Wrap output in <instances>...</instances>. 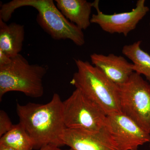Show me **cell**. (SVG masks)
Masks as SVG:
<instances>
[{
  "mask_svg": "<svg viewBox=\"0 0 150 150\" xmlns=\"http://www.w3.org/2000/svg\"><path fill=\"white\" fill-rule=\"evenodd\" d=\"M11 58L7 56L2 51H0V66L8 64L10 62Z\"/></svg>",
  "mask_w": 150,
  "mask_h": 150,
  "instance_id": "16",
  "label": "cell"
},
{
  "mask_svg": "<svg viewBox=\"0 0 150 150\" xmlns=\"http://www.w3.org/2000/svg\"></svg>",
  "mask_w": 150,
  "mask_h": 150,
  "instance_id": "19",
  "label": "cell"
},
{
  "mask_svg": "<svg viewBox=\"0 0 150 150\" xmlns=\"http://www.w3.org/2000/svg\"><path fill=\"white\" fill-rule=\"evenodd\" d=\"M77 71L70 81L107 115L121 113L119 86L87 61L75 59Z\"/></svg>",
  "mask_w": 150,
  "mask_h": 150,
  "instance_id": "3",
  "label": "cell"
},
{
  "mask_svg": "<svg viewBox=\"0 0 150 150\" xmlns=\"http://www.w3.org/2000/svg\"><path fill=\"white\" fill-rule=\"evenodd\" d=\"M62 141L71 150H119L105 126L97 133L66 129Z\"/></svg>",
  "mask_w": 150,
  "mask_h": 150,
  "instance_id": "9",
  "label": "cell"
},
{
  "mask_svg": "<svg viewBox=\"0 0 150 150\" xmlns=\"http://www.w3.org/2000/svg\"><path fill=\"white\" fill-rule=\"evenodd\" d=\"M121 112L150 135V84L134 72L119 86Z\"/></svg>",
  "mask_w": 150,
  "mask_h": 150,
  "instance_id": "6",
  "label": "cell"
},
{
  "mask_svg": "<svg viewBox=\"0 0 150 150\" xmlns=\"http://www.w3.org/2000/svg\"><path fill=\"white\" fill-rule=\"evenodd\" d=\"M40 150H71V149L68 150H62L59 147L54 145H48L41 148Z\"/></svg>",
  "mask_w": 150,
  "mask_h": 150,
  "instance_id": "17",
  "label": "cell"
},
{
  "mask_svg": "<svg viewBox=\"0 0 150 150\" xmlns=\"http://www.w3.org/2000/svg\"><path fill=\"white\" fill-rule=\"evenodd\" d=\"M63 108L66 129L97 133L104 128L107 115L79 90L63 101Z\"/></svg>",
  "mask_w": 150,
  "mask_h": 150,
  "instance_id": "5",
  "label": "cell"
},
{
  "mask_svg": "<svg viewBox=\"0 0 150 150\" xmlns=\"http://www.w3.org/2000/svg\"><path fill=\"white\" fill-rule=\"evenodd\" d=\"M56 6L67 20L81 30L90 25L93 3L86 0H56Z\"/></svg>",
  "mask_w": 150,
  "mask_h": 150,
  "instance_id": "11",
  "label": "cell"
},
{
  "mask_svg": "<svg viewBox=\"0 0 150 150\" xmlns=\"http://www.w3.org/2000/svg\"><path fill=\"white\" fill-rule=\"evenodd\" d=\"M16 110L19 123L30 137L33 149L40 150L48 145L64 146L62 137L66 127L63 101L58 93H54L46 104L18 103Z\"/></svg>",
  "mask_w": 150,
  "mask_h": 150,
  "instance_id": "1",
  "label": "cell"
},
{
  "mask_svg": "<svg viewBox=\"0 0 150 150\" xmlns=\"http://www.w3.org/2000/svg\"><path fill=\"white\" fill-rule=\"evenodd\" d=\"M90 58L92 64L101 70L119 86L126 83L134 72L133 64L123 56L112 54L104 55L94 53Z\"/></svg>",
  "mask_w": 150,
  "mask_h": 150,
  "instance_id": "10",
  "label": "cell"
},
{
  "mask_svg": "<svg viewBox=\"0 0 150 150\" xmlns=\"http://www.w3.org/2000/svg\"><path fill=\"white\" fill-rule=\"evenodd\" d=\"M24 25L12 23L7 24L0 19V51L10 58L20 54L24 40Z\"/></svg>",
  "mask_w": 150,
  "mask_h": 150,
  "instance_id": "12",
  "label": "cell"
},
{
  "mask_svg": "<svg viewBox=\"0 0 150 150\" xmlns=\"http://www.w3.org/2000/svg\"><path fill=\"white\" fill-rule=\"evenodd\" d=\"M47 70L46 66L30 64L21 54L12 57L8 64L0 66V100L11 91L35 98L43 96V79Z\"/></svg>",
  "mask_w": 150,
  "mask_h": 150,
  "instance_id": "4",
  "label": "cell"
},
{
  "mask_svg": "<svg viewBox=\"0 0 150 150\" xmlns=\"http://www.w3.org/2000/svg\"><path fill=\"white\" fill-rule=\"evenodd\" d=\"M13 125L6 112L0 110V137L9 131Z\"/></svg>",
  "mask_w": 150,
  "mask_h": 150,
  "instance_id": "15",
  "label": "cell"
},
{
  "mask_svg": "<svg viewBox=\"0 0 150 150\" xmlns=\"http://www.w3.org/2000/svg\"><path fill=\"white\" fill-rule=\"evenodd\" d=\"M142 41L125 45L122 48L123 55L133 62L134 72L143 75L150 82V55L141 48Z\"/></svg>",
  "mask_w": 150,
  "mask_h": 150,
  "instance_id": "13",
  "label": "cell"
},
{
  "mask_svg": "<svg viewBox=\"0 0 150 150\" xmlns=\"http://www.w3.org/2000/svg\"><path fill=\"white\" fill-rule=\"evenodd\" d=\"M136 5L131 11L106 14L100 10L99 1L96 0L93 2V6L96 9L97 14L92 15L91 22L98 25L105 32L123 34L126 36L136 28L140 21L149 11V8L145 4V0H139Z\"/></svg>",
  "mask_w": 150,
  "mask_h": 150,
  "instance_id": "8",
  "label": "cell"
},
{
  "mask_svg": "<svg viewBox=\"0 0 150 150\" xmlns=\"http://www.w3.org/2000/svg\"><path fill=\"white\" fill-rule=\"evenodd\" d=\"M0 145L16 150H32L33 144L29 135L20 123L0 138Z\"/></svg>",
  "mask_w": 150,
  "mask_h": 150,
  "instance_id": "14",
  "label": "cell"
},
{
  "mask_svg": "<svg viewBox=\"0 0 150 150\" xmlns=\"http://www.w3.org/2000/svg\"><path fill=\"white\" fill-rule=\"evenodd\" d=\"M24 6L37 10L38 23L54 40L69 39L79 46L85 43L83 30L64 16L53 0H13L1 5L0 19L6 23L16 10Z\"/></svg>",
  "mask_w": 150,
  "mask_h": 150,
  "instance_id": "2",
  "label": "cell"
},
{
  "mask_svg": "<svg viewBox=\"0 0 150 150\" xmlns=\"http://www.w3.org/2000/svg\"><path fill=\"white\" fill-rule=\"evenodd\" d=\"M0 150H16L12 148L0 145Z\"/></svg>",
  "mask_w": 150,
  "mask_h": 150,
  "instance_id": "18",
  "label": "cell"
},
{
  "mask_svg": "<svg viewBox=\"0 0 150 150\" xmlns=\"http://www.w3.org/2000/svg\"><path fill=\"white\" fill-rule=\"evenodd\" d=\"M105 128L119 150H137L150 143V135L122 112L107 115Z\"/></svg>",
  "mask_w": 150,
  "mask_h": 150,
  "instance_id": "7",
  "label": "cell"
}]
</instances>
